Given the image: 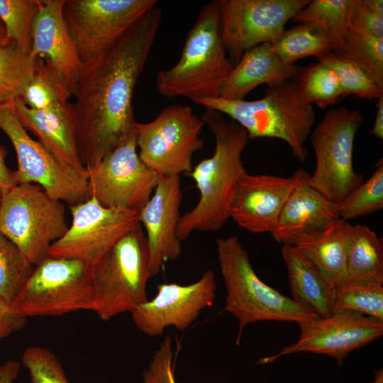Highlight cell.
I'll return each instance as SVG.
<instances>
[{"instance_id":"obj_20","label":"cell","mask_w":383,"mask_h":383,"mask_svg":"<svg viewBox=\"0 0 383 383\" xmlns=\"http://www.w3.org/2000/svg\"><path fill=\"white\" fill-rule=\"evenodd\" d=\"M65 0H40L31 30L30 55L53 68L74 96L82 65L63 17Z\"/></svg>"},{"instance_id":"obj_7","label":"cell","mask_w":383,"mask_h":383,"mask_svg":"<svg viewBox=\"0 0 383 383\" xmlns=\"http://www.w3.org/2000/svg\"><path fill=\"white\" fill-rule=\"evenodd\" d=\"M91 269L79 260L48 256L35 266L11 306L26 318L94 311Z\"/></svg>"},{"instance_id":"obj_41","label":"cell","mask_w":383,"mask_h":383,"mask_svg":"<svg viewBox=\"0 0 383 383\" xmlns=\"http://www.w3.org/2000/svg\"><path fill=\"white\" fill-rule=\"evenodd\" d=\"M27 318L15 312L0 296V340L23 328Z\"/></svg>"},{"instance_id":"obj_35","label":"cell","mask_w":383,"mask_h":383,"mask_svg":"<svg viewBox=\"0 0 383 383\" xmlns=\"http://www.w3.org/2000/svg\"><path fill=\"white\" fill-rule=\"evenodd\" d=\"M40 0H0V19L7 39L23 52L30 54L31 30Z\"/></svg>"},{"instance_id":"obj_42","label":"cell","mask_w":383,"mask_h":383,"mask_svg":"<svg viewBox=\"0 0 383 383\" xmlns=\"http://www.w3.org/2000/svg\"><path fill=\"white\" fill-rule=\"evenodd\" d=\"M6 148L0 145V189L3 194L18 184L15 171L11 170L6 164Z\"/></svg>"},{"instance_id":"obj_48","label":"cell","mask_w":383,"mask_h":383,"mask_svg":"<svg viewBox=\"0 0 383 383\" xmlns=\"http://www.w3.org/2000/svg\"><path fill=\"white\" fill-rule=\"evenodd\" d=\"M2 197H3V192L0 189V204H1V202Z\"/></svg>"},{"instance_id":"obj_12","label":"cell","mask_w":383,"mask_h":383,"mask_svg":"<svg viewBox=\"0 0 383 383\" xmlns=\"http://www.w3.org/2000/svg\"><path fill=\"white\" fill-rule=\"evenodd\" d=\"M13 101L0 104V128L16 153L18 183H36L52 198L69 206L87 201L91 197L87 172L62 163L31 138L17 117Z\"/></svg>"},{"instance_id":"obj_4","label":"cell","mask_w":383,"mask_h":383,"mask_svg":"<svg viewBox=\"0 0 383 383\" xmlns=\"http://www.w3.org/2000/svg\"><path fill=\"white\" fill-rule=\"evenodd\" d=\"M194 102L229 116L245 130L249 140L280 139L287 143L298 160L304 162L307 159L304 144L311 133L316 115L313 105L301 98L294 82L267 87L264 97L254 101L216 97Z\"/></svg>"},{"instance_id":"obj_32","label":"cell","mask_w":383,"mask_h":383,"mask_svg":"<svg viewBox=\"0 0 383 383\" xmlns=\"http://www.w3.org/2000/svg\"><path fill=\"white\" fill-rule=\"evenodd\" d=\"M334 52L355 62L383 89V38L349 30Z\"/></svg>"},{"instance_id":"obj_2","label":"cell","mask_w":383,"mask_h":383,"mask_svg":"<svg viewBox=\"0 0 383 383\" xmlns=\"http://www.w3.org/2000/svg\"><path fill=\"white\" fill-rule=\"evenodd\" d=\"M201 119L215 140L213 155L193 167L189 175L199 192V199L180 216L177 237L182 241L195 231L215 232L230 218L235 186L246 172L242 155L249 139L245 130L222 113L206 109Z\"/></svg>"},{"instance_id":"obj_14","label":"cell","mask_w":383,"mask_h":383,"mask_svg":"<svg viewBox=\"0 0 383 383\" xmlns=\"http://www.w3.org/2000/svg\"><path fill=\"white\" fill-rule=\"evenodd\" d=\"M69 207L71 226L52 244L50 257L76 259L93 265L140 223L138 211L107 208L93 196Z\"/></svg>"},{"instance_id":"obj_37","label":"cell","mask_w":383,"mask_h":383,"mask_svg":"<svg viewBox=\"0 0 383 383\" xmlns=\"http://www.w3.org/2000/svg\"><path fill=\"white\" fill-rule=\"evenodd\" d=\"M34 267L16 245L0 233V296L11 304Z\"/></svg>"},{"instance_id":"obj_33","label":"cell","mask_w":383,"mask_h":383,"mask_svg":"<svg viewBox=\"0 0 383 383\" xmlns=\"http://www.w3.org/2000/svg\"><path fill=\"white\" fill-rule=\"evenodd\" d=\"M70 96L57 72L43 60L20 99L30 109L44 110L68 102Z\"/></svg>"},{"instance_id":"obj_28","label":"cell","mask_w":383,"mask_h":383,"mask_svg":"<svg viewBox=\"0 0 383 383\" xmlns=\"http://www.w3.org/2000/svg\"><path fill=\"white\" fill-rule=\"evenodd\" d=\"M271 45L277 56L287 64H295L309 56L317 58L333 51L326 34L319 28L305 23L284 30Z\"/></svg>"},{"instance_id":"obj_23","label":"cell","mask_w":383,"mask_h":383,"mask_svg":"<svg viewBox=\"0 0 383 383\" xmlns=\"http://www.w3.org/2000/svg\"><path fill=\"white\" fill-rule=\"evenodd\" d=\"M299 66L283 62L270 43H262L243 53L226 79L220 96L228 100L244 99L260 84L274 86L295 77Z\"/></svg>"},{"instance_id":"obj_18","label":"cell","mask_w":383,"mask_h":383,"mask_svg":"<svg viewBox=\"0 0 383 383\" xmlns=\"http://www.w3.org/2000/svg\"><path fill=\"white\" fill-rule=\"evenodd\" d=\"M310 176L301 168L289 177L245 172L235 186L230 218L249 232L270 233L292 193Z\"/></svg>"},{"instance_id":"obj_39","label":"cell","mask_w":383,"mask_h":383,"mask_svg":"<svg viewBox=\"0 0 383 383\" xmlns=\"http://www.w3.org/2000/svg\"><path fill=\"white\" fill-rule=\"evenodd\" d=\"M173 357L172 338L167 336L155 350L148 367L143 370V383H176Z\"/></svg>"},{"instance_id":"obj_40","label":"cell","mask_w":383,"mask_h":383,"mask_svg":"<svg viewBox=\"0 0 383 383\" xmlns=\"http://www.w3.org/2000/svg\"><path fill=\"white\" fill-rule=\"evenodd\" d=\"M349 30L383 38V16L367 8L362 0H355L350 16Z\"/></svg>"},{"instance_id":"obj_15","label":"cell","mask_w":383,"mask_h":383,"mask_svg":"<svg viewBox=\"0 0 383 383\" xmlns=\"http://www.w3.org/2000/svg\"><path fill=\"white\" fill-rule=\"evenodd\" d=\"M87 172L91 197L107 208L138 212L149 201L160 177L140 160L135 135Z\"/></svg>"},{"instance_id":"obj_19","label":"cell","mask_w":383,"mask_h":383,"mask_svg":"<svg viewBox=\"0 0 383 383\" xmlns=\"http://www.w3.org/2000/svg\"><path fill=\"white\" fill-rule=\"evenodd\" d=\"M182 199L180 176H160L153 194L138 211L139 223L146 232L151 277L182 253V241L177 233Z\"/></svg>"},{"instance_id":"obj_36","label":"cell","mask_w":383,"mask_h":383,"mask_svg":"<svg viewBox=\"0 0 383 383\" xmlns=\"http://www.w3.org/2000/svg\"><path fill=\"white\" fill-rule=\"evenodd\" d=\"M371 177L340 203V218L348 221L383 209V161L379 160Z\"/></svg>"},{"instance_id":"obj_38","label":"cell","mask_w":383,"mask_h":383,"mask_svg":"<svg viewBox=\"0 0 383 383\" xmlns=\"http://www.w3.org/2000/svg\"><path fill=\"white\" fill-rule=\"evenodd\" d=\"M21 364L28 370L31 383H70L60 362L46 348H27L22 354Z\"/></svg>"},{"instance_id":"obj_44","label":"cell","mask_w":383,"mask_h":383,"mask_svg":"<svg viewBox=\"0 0 383 383\" xmlns=\"http://www.w3.org/2000/svg\"><path fill=\"white\" fill-rule=\"evenodd\" d=\"M376 104L377 112L373 127L370 135L382 140L383 139V94L377 99Z\"/></svg>"},{"instance_id":"obj_22","label":"cell","mask_w":383,"mask_h":383,"mask_svg":"<svg viewBox=\"0 0 383 383\" xmlns=\"http://www.w3.org/2000/svg\"><path fill=\"white\" fill-rule=\"evenodd\" d=\"M307 181L292 193L270 232L279 243L296 246L304 238L340 218L338 204L309 186Z\"/></svg>"},{"instance_id":"obj_45","label":"cell","mask_w":383,"mask_h":383,"mask_svg":"<svg viewBox=\"0 0 383 383\" xmlns=\"http://www.w3.org/2000/svg\"><path fill=\"white\" fill-rule=\"evenodd\" d=\"M362 3L370 9L375 13L383 16V1L382 0H362Z\"/></svg>"},{"instance_id":"obj_6","label":"cell","mask_w":383,"mask_h":383,"mask_svg":"<svg viewBox=\"0 0 383 383\" xmlns=\"http://www.w3.org/2000/svg\"><path fill=\"white\" fill-rule=\"evenodd\" d=\"M149 265L148 242L139 223L92 265L94 311L101 319L131 312L148 301Z\"/></svg>"},{"instance_id":"obj_10","label":"cell","mask_w":383,"mask_h":383,"mask_svg":"<svg viewBox=\"0 0 383 383\" xmlns=\"http://www.w3.org/2000/svg\"><path fill=\"white\" fill-rule=\"evenodd\" d=\"M204 126L190 106H165L152 121L135 123L138 156L159 176L189 174L194 154L204 146L200 136Z\"/></svg>"},{"instance_id":"obj_3","label":"cell","mask_w":383,"mask_h":383,"mask_svg":"<svg viewBox=\"0 0 383 383\" xmlns=\"http://www.w3.org/2000/svg\"><path fill=\"white\" fill-rule=\"evenodd\" d=\"M222 38L216 1L205 4L189 30L178 62L155 76L158 92L166 98L192 101L219 97L233 69Z\"/></svg>"},{"instance_id":"obj_29","label":"cell","mask_w":383,"mask_h":383,"mask_svg":"<svg viewBox=\"0 0 383 383\" xmlns=\"http://www.w3.org/2000/svg\"><path fill=\"white\" fill-rule=\"evenodd\" d=\"M42 62L12 42L0 46V104L21 96Z\"/></svg>"},{"instance_id":"obj_34","label":"cell","mask_w":383,"mask_h":383,"mask_svg":"<svg viewBox=\"0 0 383 383\" xmlns=\"http://www.w3.org/2000/svg\"><path fill=\"white\" fill-rule=\"evenodd\" d=\"M338 77L343 98L348 96L372 100L383 94L379 87L357 65L331 51L316 58Z\"/></svg>"},{"instance_id":"obj_9","label":"cell","mask_w":383,"mask_h":383,"mask_svg":"<svg viewBox=\"0 0 383 383\" xmlns=\"http://www.w3.org/2000/svg\"><path fill=\"white\" fill-rule=\"evenodd\" d=\"M363 120L358 110L332 109L309 135L316 168L307 183L336 204L364 182V174L355 171L353 160L355 135Z\"/></svg>"},{"instance_id":"obj_47","label":"cell","mask_w":383,"mask_h":383,"mask_svg":"<svg viewBox=\"0 0 383 383\" xmlns=\"http://www.w3.org/2000/svg\"><path fill=\"white\" fill-rule=\"evenodd\" d=\"M370 383H383V369L377 370L374 372V379Z\"/></svg>"},{"instance_id":"obj_17","label":"cell","mask_w":383,"mask_h":383,"mask_svg":"<svg viewBox=\"0 0 383 383\" xmlns=\"http://www.w3.org/2000/svg\"><path fill=\"white\" fill-rule=\"evenodd\" d=\"M216 288L215 274L209 269L198 281L189 285L160 284L153 299L131 312L133 321L141 332L150 337L162 335L168 326L184 331L203 309L213 304Z\"/></svg>"},{"instance_id":"obj_31","label":"cell","mask_w":383,"mask_h":383,"mask_svg":"<svg viewBox=\"0 0 383 383\" xmlns=\"http://www.w3.org/2000/svg\"><path fill=\"white\" fill-rule=\"evenodd\" d=\"M344 311L383 320V284L346 282L335 287L332 313Z\"/></svg>"},{"instance_id":"obj_25","label":"cell","mask_w":383,"mask_h":383,"mask_svg":"<svg viewBox=\"0 0 383 383\" xmlns=\"http://www.w3.org/2000/svg\"><path fill=\"white\" fill-rule=\"evenodd\" d=\"M351 226L348 221L340 218L296 245L334 287L347 282L348 242Z\"/></svg>"},{"instance_id":"obj_13","label":"cell","mask_w":383,"mask_h":383,"mask_svg":"<svg viewBox=\"0 0 383 383\" xmlns=\"http://www.w3.org/2000/svg\"><path fill=\"white\" fill-rule=\"evenodd\" d=\"M311 0H216L222 38L233 65L247 50L272 44L286 23Z\"/></svg>"},{"instance_id":"obj_11","label":"cell","mask_w":383,"mask_h":383,"mask_svg":"<svg viewBox=\"0 0 383 383\" xmlns=\"http://www.w3.org/2000/svg\"><path fill=\"white\" fill-rule=\"evenodd\" d=\"M156 0H65L63 17L82 69L107 53Z\"/></svg>"},{"instance_id":"obj_46","label":"cell","mask_w":383,"mask_h":383,"mask_svg":"<svg viewBox=\"0 0 383 383\" xmlns=\"http://www.w3.org/2000/svg\"><path fill=\"white\" fill-rule=\"evenodd\" d=\"M9 43L11 42H9L7 39L5 27L0 19V46L6 45Z\"/></svg>"},{"instance_id":"obj_27","label":"cell","mask_w":383,"mask_h":383,"mask_svg":"<svg viewBox=\"0 0 383 383\" xmlns=\"http://www.w3.org/2000/svg\"><path fill=\"white\" fill-rule=\"evenodd\" d=\"M355 0H311L292 18V21L313 25L328 36L333 52L342 46L349 31L350 12Z\"/></svg>"},{"instance_id":"obj_21","label":"cell","mask_w":383,"mask_h":383,"mask_svg":"<svg viewBox=\"0 0 383 383\" xmlns=\"http://www.w3.org/2000/svg\"><path fill=\"white\" fill-rule=\"evenodd\" d=\"M13 106L24 128L31 131L56 159L78 171L87 172L79 154L72 104L68 101L47 109L35 110L17 97Z\"/></svg>"},{"instance_id":"obj_43","label":"cell","mask_w":383,"mask_h":383,"mask_svg":"<svg viewBox=\"0 0 383 383\" xmlns=\"http://www.w3.org/2000/svg\"><path fill=\"white\" fill-rule=\"evenodd\" d=\"M21 362L9 360L0 365V383H13L17 378Z\"/></svg>"},{"instance_id":"obj_24","label":"cell","mask_w":383,"mask_h":383,"mask_svg":"<svg viewBox=\"0 0 383 383\" xmlns=\"http://www.w3.org/2000/svg\"><path fill=\"white\" fill-rule=\"evenodd\" d=\"M282 255L292 299L318 317L332 314L335 287L296 246L283 245Z\"/></svg>"},{"instance_id":"obj_5","label":"cell","mask_w":383,"mask_h":383,"mask_svg":"<svg viewBox=\"0 0 383 383\" xmlns=\"http://www.w3.org/2000/svg\"><path fill=\"white\" fill-rule=\"evenodd\" d=\"M218 261L226 289L223 311L238 321L236 345L244 328L260 321L296 323L318 317L303 306L263 282L255 273L238 238L216 240Z\"/></svg>"},{"instance_id":"obj_30","label":"cell","mask_w":383,"mask_h":383,"mask_svg":"<svg viewBox=\"0 0 383 383\" xmlns=\"http://www.w3.org/2000/svg\"><path fill=\"white\" fill-rule=\"evenodd\" d=\"M294 83L302 100L309 104H316L326 109L343 99L340 84L329 68L318 62L299 67Z\"/></svg>"},{"instance_id":"obj_26","label":"cell","mask_w":383,"mask_h":383,"mask_svg":"<svg viewBox=\"0 0 383 383\" xmlns=\"http://www.w3.org/2000/svg\"><path fill=\"white\" fill-rule=\"evenodd\" d=\"M347 282L383 284V239L363 224L352 225L349 233Z\"/></svg>"},{"instance_id":"obj_16","label":"cell","mask_w":383,"mask_h":383,"mask_svg":"<svg viewBox=\"0 0 383 383\" xmlns=\"http://www.w3.org/2000/svg\"><path fill=\"white\" fill-rule=\"evenodd\" d=\"M298 340L278 353L259 359L256 365L272 363L293 353L306 352L322 354L337 360L339 365L353 351L378 339L383 335V320L353 311L316 317L298 323Z\"/></svg>"},{"instance_id":"obj_8","label":"cell","mask_w":383,"mask_h":383,"mask_svg":"<svg viewBox=\"0 0 383 383\" xmlns=\"http://www.w3.org/2000/svg\"><path fill=\"white\" fill-rule=\"evenodd\" d=\"M62 202L40 186L18 184L3 194L0 233L33 266L49 256L52 244L68 230Z\"/></svg>"},{"instance_id":"obj_1","label":"cell","mask_w":383,"mask_h":383,"mask_svg":"<svg viewBox=\"0 0 383 383\" xmlns=\"http://www.w3.org/2000/svg\"><path fill=\"white\" fill-rule=\"evenodd\" d=\"M161 18V9L156 5L102 57L82 69L72 106L86 169L135 135L133 93Z\"/></svg>"}]
</instances>
